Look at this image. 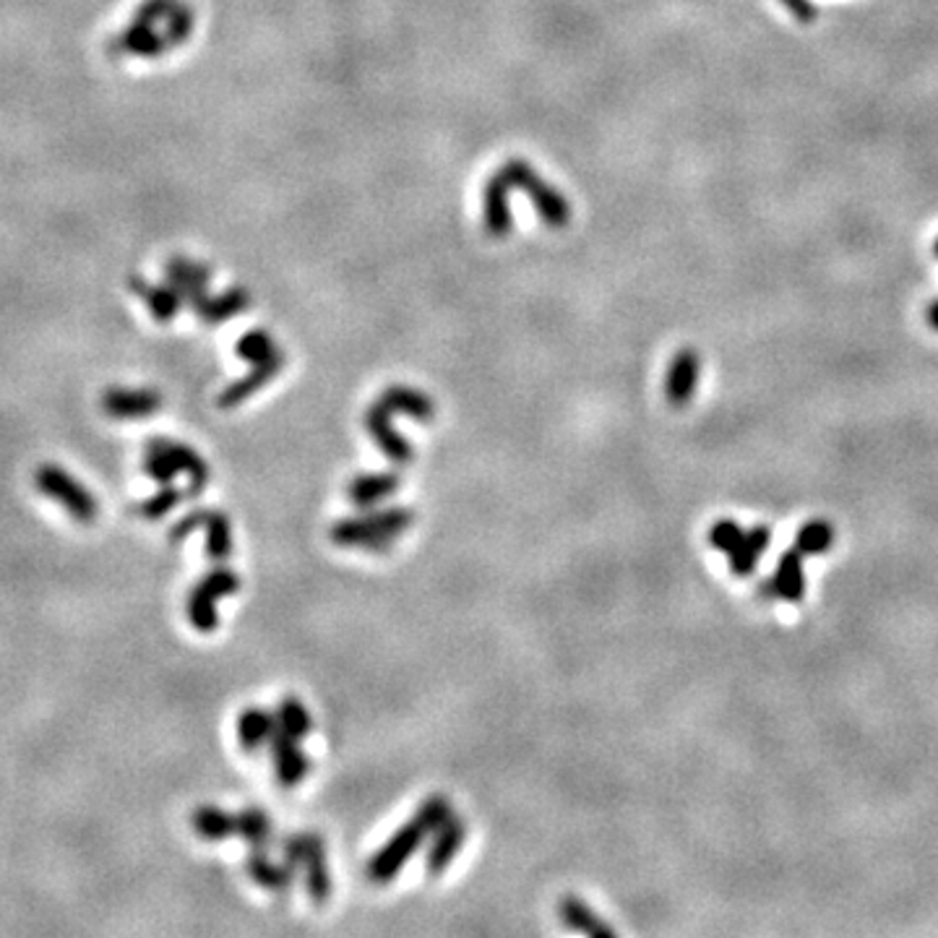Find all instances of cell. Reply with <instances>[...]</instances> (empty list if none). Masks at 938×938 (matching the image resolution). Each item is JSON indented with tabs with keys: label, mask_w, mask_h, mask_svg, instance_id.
<instances>
[{
	"label": "cell",
	"mask_w": 938,
	"mask_h": 938,
	"mask_svg": "<svg viewBox=\"0 0 938 938\" xmlns=\"http://www.w3.org/2000/svg\"><path fill=\"white\" fill-rule=\"evenodd\" d=\"M771 543V532L767 527H750L740 529L738 522L733 520H717L709 529V545L715 551L727 555L730 572L735 576H750L756 572L762 553Z\"/></svg>",
	"instance_id": "1"
},
{
	"label": "cell",
	"mask_w": 938,
	"mask_h": 938,
	"mask_svg": "<svg viewBox=\"0 0 938 938\" xmlns=\"http://www.w3.org/2000/svg\"><path fill=\"white\" fill-rule=\"evenodd\" d=\"M433 831L427 824L415 814L412 819L394 831L392 837L386 839V845L381 847L379 853L367 860L365 876L371 884H392L400 870L407 866L412 855L417 853V847L431 837Z\"/></svg>",
	"instance_id": "2"
},
{
	"label": "cell",
	"mask_w": 938,
	"mask_h": 938,
	"mask_svg": "<svg viewBox=\"0 0 938 938\" xmlns=\"http://www.w3.org/2000/svg\"><path fill=\"white\" fill-rule=\"evenodd\" d=\"M34 487L42 495L63 506L79 524H92L100 516V504L94 493L79 483L71 472H65L58 464H42L34 472Z\"/></svg>",
	"instance_id": "3"
},
{
	"label": "cell",
	"mask_w": 938,
	"mask_h": 938,
	"mask_svg": "<svg viewBox=\"0 0 938 938\" xmlns=\"http://www.w3.org/2000/svg\"><path fill=\"white\" fill-rule=\"evenodd\" d=\"M240 592V576L228 566H216L201 576L196 587L185 599V613L191 626L199 634H212L220 626V613H216V599L232 597Z\"/></svg>",
	"instance_id": "4"
},
{
	"label": "cell",
	"mask_w": 938,
	"mask_h": 938,
	"mask_svg": "<svg viewBox=\"0 0 938 938\" xmlns=\"http://www.w3.org/2000/svg\"><path fill=\"white\" fill-rule=\"evenodd\" d=\"M206 532V555L214 563H224L232 555V524L228 514L216 512V508H193L183 520H178L168 532V539L172 545H180L183 539L196 529Z\"/></svg>",
	"instance_id": "5"
},
{
	"label": "cell",
	"mask_w": 938,
	"mask_h": 938,
	"mask_svg": "<svg viewBox=\"0 0 938 938\" xmlns=\"http://www.w3.org/2000/svg\"><path fill=\"white\" fill-rule=\"evenodd\" d=\"M147 448H152V452H160L164 460H168L172 467L180 472H185L188 475V498H196L206 491L209 480H212V470H209L206 460H201V454L196 448L185 446V444H178V441H170L164 438V435H154L152 441H149Z\"/></svg>",
	"instance_id": "6"
},
{
	"label": "cell",
	"mask_w": 938,
	"mask_h": 938,
	"mask_svg": "<svg viewBox=\"0 0 938 938\" xmlns=\"http://www.w3.org/2000/svg\"><path fill=\"white\" fill-rule=\"evenodd\" d=\"M464 839H467V824L456 814H452V819H446L433 831L425 855V870L431 879H438V876L452 866L454 858L464 847Z\"/></svg>",
	"instance_id": "7"
},
{
	"label": "cell",
	"mask_w": 938,
	"mask_h": 938,
	"mask_svg": "<svg viewBox=\"0 0 938 938\" xmlns=\"http://www.w3.org/2000/svg\"><path fill=\"white\" fill-rule=\"evenodd\" d=\"M365 431L371 433L375 446L386 454L389 462L410 464L412 456H415V448H412L410 441L392 425V412L381 402H375L373 407L365 412Z\"/></svg>",
	"instance_id": "8"
},
{
	"label": "cell",
	"mask_w": 938,
	"mask_h": 938,
	"mask_svg": "<svg viewBox=\"0 0 938 938\" xmlns=\"http://www.w3.org/2000/svg\"><path fill=\"white\" fill-rule=\"evenodd\" d=\"M269 754H272L276 779H280L282 787L300 785L307 777V771H311V759L300 748V740L284 733L280 725H276L274 738L269 743Z\"/></svg>",
	"instance_id": "9"
},
{
	"label": "cell",
	"mask_w": 938,
	"mask_h": 938,
	"mask_svg": "<svg viewBox=\"0 0 938 938\" xmlns=\"http://www.w3.org/2000/svg\"><path fill=\"white\" fill-rule=\"evenodd\" d=\"M102 410L112 420H144L162 410V396L154 389H108Z\"/></svg>",
	"instance_id": "10"
},
{
	"label": "cell",
	"mask_w": 938,
	"mask_h": 938,
	"mask_svg": "<svg viewBox=\"0 0 938 938\" xmlns=\"http://www.w3.org/2000/svg\"><path fill=\"white\" fill-rule=\"evenodd\" d=\"M699 373H702V360H699V352H696L694 347L680 350L678 355L673 357L670 367H667V379H665V396L673 407H683V404L692 402L696 384H699Z\"/></svg>",
	"instance_id": "11"
},
{
	"label": "cell",
	"mask_w": 938,
	"mask_h": 938,
	"mask_svg": "<svg viewBox=\"0 0 938 938\" xmlns=\"http://www.w3.org/2000/svg\"><path fill=\"white\" fill-rule=\"evenodd\" d=\"M806 592V574H803V553L798 547L783 553L777 572L771 579L762 582V597H783L787 603H798Z\"/></svg>",
	"instance_id": "12"
},
{
	"label": "cell",
	"mask_w": 938,
	"mask_h": 938,
	"mask_svg": "<svg viewBox=\"0 0 938 938\" xmlns=\"http://www.w3.org/2000/svg\"><path fill=\"white\" fill-rule=\"evenodd\" d=\"M329 537H332L334 545L340 547H357V551H371V553H386L392 551V539L367 524L363 516H347V520H340L332 524L329 529Z\"/></svg>",
	"instance_id": "13"
},
{
	"label": "cell",
	"mask_w": 938,
	"mask_h": 938,
	"mask_svg": "<svg viewBox=\"0 0 938 938\" xmlns=\"http://www.w3.org/2000/svg\"><path fill=\"white\" fill-rule=\"evenodd\" d=\"M303 876H305V889H307V897H311V902L319 907L326 905L329 897H332V876H329L326 845L316 831H307Z\"/></svg>",
	"instance_id": "14"
},
{
	"label": "cell",
	"mask_w": 938,
	"mask_h": 938,
	"mask_svg": "<svg viewBox=\"0 0 938 938\" xmlns=\"http://www.w3.org/2000/svg\"><path fill=\"white\" fill-rule=\"evenodd\" d=\"M402 487V477L396 472H371V475H357L350 480L347 498L360 508H373L381 501L392 498Z\"/></svg>",
	"instance_id": "15"
},
{
	"label": "cell",
	"mask_w": 938,
	"mask_h": 938,
	"mask_svg": "<svg viewBox=\"0 0 938 938\" xmlns=\"http://www.w3.org/2000/svg\"><path fill=\"white\" fill-rule=\"evenodd\" d=\"M276 733V715L264 707H248L238 717V740L245 754H259L272 743Z\"/></svg>",
	"instance_id": "16"
},
{
	"label": "cell",
	"mask_w": 938,
	"mask_h": 938,
	"mask_svg": "<svg viewBox=\"0 0 938 938\" xmlns=\"http://www.w3.org/2000/svg\"><path fill=\"white\" fill-rule=\"evenodd\" d=\"M282 365H284V357L282 355L266 360V363L253 365L251 373L243 375V379L235 381V384H230L220 394V400H216V402H220V407L222 410H232V407H238V404H243L245 400H251V396L256 394L259 389H264L269 384V381H272L274 375L280 373Z\"/></svg>",
	"instance_id": "17"
},
{
	"label": "cell",
	"mask_w": 938,
	"mask_h": 938,
	"mask_svg": "<svg viewBox=\"0 0 938 938\" xmlns=\"http://www.w3.org/2000/svg\"><path fill=\"white\" fill-rule=\"evenodd\" d=\"M558 918L566 928L572 930H579L584 936H595V938H613L615 930L607 926V922L599 918V915L592 910L587 902H582L579 897L574 895H566L558 902Z\"/></svg>",
	"instance_id": "18"
},
{
	"label": "cell",
	"mask_w": 938,
	"mask_h": 938,
	"mask_svg": "<svg viewBox=\"0 0 938 938\" xmlns=\"http://www.w3.org/2000/svg\"><path fill=\"white\" fill-rule=\"evenodd\" d=\"M191 824L204 843H224V839L238 837V814H230L224 808L199 806L193 810Z\"/></svg>",
	"instance_id": "19"
},
{
	"label": "cell",
	"mask_w": 938,
	"mask_h": 938,
	"mask_svg": "<svg viewBox=\"0 0 938 938\" xmlns=\"http://www.w3.org/2000/svg\"><path fill=\"white\" fill-rule=\"evenodd\" d=\"M381 404L392 412H400V415H407L412 420H420V423H431L433 415H435V404L431 402V396L417 392V389H410V386H392L386 389L384 394H381Z\"/></svg>",
	"instance_id": "20"
},
{
	"label": "cell",
	"mask_w": 938,
	"mask_h": 938,
	"mask_svg": "<svg viewBox=\"0 0 938 938\" xmlns=\"http://www.w3.org/2000/svg\"><path fill=\"white\" fill-rule=\"evenodd\" d=\"M245 870H248V876L259 884V887L276 891V895L288 891L292 879H295V870H292L288 863H282L280 866V863L269 860L266 850H251V855H248V860H245Z\"/></svg>",
	"instance_id": "21"
},
{
	"label": "cell",
	"mask_w": 938,
	"mask_h": 938,
	"mask_svg": "<svg viewBox=\"0 0 938 938\" xmlns=\"http://www.w3.org/2000/svg\"><path fill=\"white\" fill-rule=\"evenodd\" d=\"M272 821H269V816L261 808L251 806L238 814V837L251 850H266V845L272 843Z\"/></svg>",
	"instance_id": "22"
},
{
	"label": "cell",
	"mask_w": 938,
	"mask_h": 938,
	"mask_svg": "<svg viewBox=\"0 0 938 938\" xmlns=\"http://www.w3.org/2000/svg\"><path fill=\"white\" fill-rule=\"evenodd\" d=\"M274 715H276V725H280L284 733H290L292 738L303 740L313 733V719L311 715H307L305 704L300 702L297 696H284Z\"/></svg>",
	"instance_id": "23"
},
{
	"label": "cell",
	"mask_w": 938,
	"mask_h": 938,
	"mask_svg": "<svg viewBox=\"0 0 938 938\" xmlns=\"http://www.w3.org/2000/svg\"><path fill=\"white\" fill-rule=\"evenodd\" d=\"M363 520L389 537H400L402 532H407L412 524H415V512L407 506H389V508L373 506L371 512L363 514Z\"/></svg>",
	"instance_id": "24"
},
{
	"label": "cell",
	"mask_w": 938,
	"mask_h": 938,
	"mask_svg": "<svg viewBox=\"0 0 938 938\" xmlns=\"http://www.w3.org/2000/svg\"><path fill=\"white\" fill-rule=\"evenodd\" d=\"M183 498H188L185 491H180V487H175L172 483L162 485L154 495H149V498L141 501V504L137 506V514L144 516L147 522H157V520H162V516H168L178 504H183Z\"/></svg>",
	"instance_id": "25"
},
{
	"label": "cell",
	"mask_w": 938,
	"mask_h": 938,
	"mask_svg": "<svg viewBox=\"0 0 938 938\" xmlns=\"http://www.w3.org/2000/svg\"><path fill=\"white\" fill-rule=\"evenodd\" d=\"M831 543H835V529H831V524L824 520H814L803 524L798 539H795V547H798L803 555H819L827 553Z\"/></svg>",
	"instance_id": "26"
},
{
	"label": "cell",
	"mask_w": 938,
	"mask_h": 938,
	"mask_svg": "<svg viewBox=\"0 0 938 938\" xmlns=\"http://www.w3.org/2000/svg\"><path fill=\"white\" fill-rule=\"evenodd\" d=\"M123 50L125 52H133V56H147V58H154L160 56V52L168 48V42L162 40V37H157L149 24H141V21H133V27L129 32L123 34Z\"/></svg>",
	"instance_id": "27"
},
{
	"label": "cell",
	"mask_w": 938,
	"mask_h": 938,
	"mask_svg": "<svg viewBox=\"0 0 938 938\" xmlns=\"http://www.w3.org/2000/svg\"><path fill=\"white\" fill-rule=\"evenodd\" d=\"M131 284H133V290H137V295L144 297L147 305L152 307V313H154L157 321H170L172 316H175L178 305H180V300H178L175 292H172V290L164 292L160 288H149V284H144L141 280H131Z\"/></svg>",
	"instance_id": "28"
},
{
	"label": "cell",
	"mask_w": 938,
	"mask_h": 938,
	"mask_svg": "<svg viewBox=\"0 0 938 938\" xmlns=\"http://www.w3.org/2000/svg\"><path fill=\"white\" fill-rule=\"evenodd\" d=\"M238 355L248 360L251 365H259V363H266V360H272L280 355L274 347V342L269 340L264 332H251L248 336H243L238 344Z\"/></svg>",
	"instance_id": "29"
},
{
	"label": "cell",
	"mask_w": 938,
	"mask_h": 938,
	"mask_svg": "<svg viewBox=\"0 0 938 938\" xmlns=\"http://www.w3.org/2000/svg\"><path fill=\"white\" fill-rule=\"evenodd\" d=\"M415 814L427 824V827H431V831H435L446 819H452L454 808L446 795H431V798H425L423 803H420V808L415 810Z\"/></svg>",
	"instance_id": "30"
},
{
	"label": "cell",
	"mask_w": 938,
	"mask_h": 938,
	"mask_svg": "<svg viewBox=\"0 0 938 938\" xmlns=\"http://www.w3.org/2000/svg\"><path fill=\"white\" fill-rule=\"evenodd\" d=\"M144 472H147L149 477L154 480V483H160V485L175 483V477H178V470L172 467V464L168 460H164V456L160 452H152V448H147Z\"/></svg>",
	"instance_id": "31"
},
{
	"label": "cell",
	"mask_w": 938,
	"mask_h": 938,
	"mask_svg": "<svg viewBox=\"0 0 938 938\" xmlns=\"http://www.w3.org/2000/svg\"><path fill=\"white\" fill-rule=\"evenodd\" d=\"M305 847H307V831H303V835H292V837L284 839V847H282V853H284V863H288V866H290L292 870L303 868V860H305Z\"/></svg>",
	"instance_id": "32"
},
{
	"label": "cell",
	"mask_w": 938,
	"mask_h": 938,
	"mask_svg": "<svg viewBox=\"0 0 938 938\" xmlns=\"http://www.w3.org/2000/svg\"><path fill=\"white\" fill-rule=\"evenodd\" d=\"M783 6L793 13L800 24H814L819 19V9L810 0H783Z\"/></svg>",
	"instance_id": "33"
},
{
	"label": "cell",
	"mask_w": 938,
	"mask_h": 938,
	"mask_svg": "<svg viewBox=\"0 0 938 938\" xmlns=\"http://www.w3.org/2000/svg\"><path fill=\"white\" fill-rule=\"evenodd\" d=\"M926 319H928V326L934 329V332H938V300H934V303L928 305V313H926Z\"/></svg>",
	"instance_id": "34"
},
{
	"label": "cell",
	"mask_w": 938,
	"mask_h": 938,
	"mask_svg": "<svg viewBox=\"0 0 938 938\" xmlns=\"http://www.w3.org/2000/svg\"><path fill=\"white\" fill-rule=\"evenodd\" d=\"M934 256H936V259H938V238H936V240H934Z\"/></svg>",
	"instance_id": "35"
}]
</instances>
